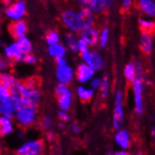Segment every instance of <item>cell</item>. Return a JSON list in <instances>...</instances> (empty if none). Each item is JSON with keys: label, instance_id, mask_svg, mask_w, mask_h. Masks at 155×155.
I'll return each mask as SVG.
<instances>
[{"label": "cell", "instance_id": "5bb4252c", "mask_svg": "<svg viewBox=\"0 0 155 155\" xmlns=\"http://www.w3.org/2000/svg\"><path fill=\"white\" fill-rule=\"evenodd\" d=\"M114 140L116 145L120 150H127L131 147V134L128 130L123 128V127L117 130V133L114 136Z\"/></svg>", "mask_w": 155, "mask_h": 155}, {"label": "cell", "instance_id": "603a6c76", "mask_svg": "<svg viewBox=\"0 0 155 155\" xmlns=\"http://www.w3.org/2000/svg\"><path fill=\"white\" fill-rule=\"evenodd\" d=\"M78 40L76 33L69 31L64 36V41L67 49L71 53H78Z\"/></svg>", "mask_w": 155, "mask_h": 155}, {"label": "cell", "instance_id": "9c48e42d", "mask_svg": "<svg viewBox=\"0 0 155 155\" xmlns=\"http://www.w3.org/2000/svg\"><path fill=\"white\" fill-rule=\"evenodd\" d=\"M80 56L83 62L90 65L96 71H100L104 68V59L102 54L96 51L88 50L80 54Z\"/></svg>", "mask_w": 155, "mask_h": 155}, {"label": "cell", "instance_id": "4316f807", "mask_svg": "<svg viewBox=\"0 0 155 155\" xmlns=\"http://www.w3.org/2000/svg\"><path fill=\"white\" fill-rule=\"evenodd\" d=\"M18 44L22 50V52L24 53V54H29L33 52V43L32 41L27 37V36H25L23 38H20L19 40H16Z\"/></svg>", "mask_w": 155, "mask_h": 155}, {"label": "cell", "instance_id": "ffe728a7", "mask_svg": "<svg viewBox=\"0 0 155 155\" xmlns=\"http://www.w3.org/2000/svg\"><path fill=\"white\" fill-rule=\"evenodd\" d=\"M139 46L143 53L150 54L153 48V40L151 33L142 31L139 38Z\"/></svg>", "mask_w": 155, "mask_h": 155}, {"label": "cell", "instance_id": "f6af8a7d", "mask_svg": "<svg viewBox=\"0 0 155 155\" xmlns=\"http://www.w3.org/2000/svg\"><path fill=\"white\" fill-rule=\"evenodd\" d=\"M114 154H115V155H128V152H127L126 150H120H120L115 151Z\"/></svg>", "mask_w": 155, "mask_h": 155}, {"label": "cell", "instance_id": "44dd1931", "mask_svg": "<svg viewBox=\"0 0 155 155\" xmlns=\"http://www.w3.org/2000/svg\"><path fill=\"white\" fill-rule=\"evenodd\" d=\"M138 8L146 17L155 18V0H138Z\"/></svg>", "mask_w": 155, "mask_h": 155}, {"label": "cell", "instance_id": "f546056e", "mask_svg": "<svg viewBox=\"0 0 155 155\" xmlns=\"http://www.w3.org/2000/svg\"><path fill=\"white\" fill-rule=\"evenodd\" d=\"M45 42L47 45H52L54 43L61 42L60 34L57 30H50L45 35Z\"/></svg>", "mask_w": 155, "mask_h": 155}, {"label": "cell", "instance_id": "d6986e66", "mask_svg": "<svg viewBox=\"0 0 155 155\" xmlns=\"http://www.w3.org/2000/svg\"><path fill=\"white\" fill-rule=\"evenodd\" d=\"M67 51H68V49L66 47V45L61 43V42L48 45V47H47L48 54L51 58H53L54 60L58 59V58H60L66 57Z\"/></svg>", "mask_w": 155, "mask_h": 155}, {"label": "cell", "instance_id": "5b68a950", "mask_svg": "<svg viewBox=\"0 0 155 155\" xmlns=\"http://www.w3.org/2000/svg\"><path fill=\"white\" fill-rule=\"evenodd\" d=\"M60 20L63 25L71 32L79 34L84 29L78 11L75 12L74 10H70V8L63 11L60 14Z\"/></svg>", "mask_w": 155, "mask_h": 155}, {"label": "cell", "instance_id": "9a60e30c", "mask_svg": "<svg viewBox=\"0 0 155 155\" xmlns=\"http://www.w3.org/2000/svg\"><path fill=\"white\" fill-rule=\"evenodd\" d=\"M79 37L85 40L90 47L96 46L99 44V38H100V32L94 26L87 27L82 30L79 33Z\"/></svg>", "mask_w": 155, "mask_h": 155}, {"label": "cell", "instance_id": "74e56055", "mask_svg": "<svg viewBox=\"0 0 155 155\" xmlns=\"http://www.w3.org/2000/svg\"><path fill=\"white\" fill-rule=\"evenodd\" d=\"M90 50V46L88 45V43L83 40L82 38L79 37V40H78V53L79 54H82V53H85L87 51Z\"/></svg>", "mask_w": 155, "mask_h": 155}, {"label": "cell", "instance_id": "7dc6e473", "mask_svg": "<svg viewBox=\"0 0 155 155\" xmlns=\"http://www.w3.org/2000/svg\"><path fill=\"white\" fill-rule=\"evenodd\" d=\"M17 137H18V138H20V139L24 137V132H23V129L17 133Z\"/></svg>", "mask_w": 155, "mask_h": 155}, {"label": "cell", "instance_id": "ee69618b", "mask_svg": "<svg viewBox=\"0 0 155 155\" xmlns=\"http://www.w3.org/2000/svg\"><path fill=\"white\" fill-rule=\"evenodd\" d=\"M115 3V0H106V8L107 10H111L114 6Z\"/></svg>", "mask_w": 155, "mask_h": 155}, {"label": "cell", "instance_id": "7a4b0ae2", "mask_svg": "<svg viewBox=\"0 0 155 155\" xmlns=\"http://www.w3.org/2000/svg\"><path fill=\"white\" fill-rule=\"evenodd\" d=\"M136 67V77L132 83L134 111L137 115H141L144 111V74L141 63L134 62Z\"/></svg>", "mask_w": 155, "mask_h": 155}, {"label": "cell", "instance_id": "7402d4cb", "mask_svg": "<svg viewBox=\"0 0 155 155\" xmlns=\"http://www.w3.org/2000/svg\"><path fill=\"white\" fill-rule=\"evenodd\" d=\"M94 93H95L94 89H92L89 86L86 87L83 84H80V86H78L76 88V95L80 101H82L83 103H87L91 101L94 96Z\"/></svg>", "mask_w": 155, "mask_h": 155}, {"label": "cell", "instance_id": "1f68e13d", "mask_svg": "<svg viewBox=\"0 0 155 155\" xmlns=\"http://www.w3.org/2000/svg\"><path fill=\"white\" fill-rule=\"evenodd\" d=\"M109 41V29L107 27H104L100 31V38H99V46L101 49H104Z\"/></svg>", "mask_w": 155, "mask_h": 155}, {"label": "cell", "instance_id": "c3c4849f", "mask_svg": "<svg viewBox=\"0 0 155 155\" xmlns=\"http://www.w3.org/2000/svg\"><path fill=\"white\" fill-rule=\"evenodd\" d=\"M150 135L152 137H155V127H152L150 129Z\"/></svg>", "mask_w": 155, "mask_h": 155}, {"label": "cell", "instance_id": "2e32d148", "mask_svg": "<svg viewBox=\"0 0 155 155\" xmlns=\"http://www.w3.org/2000/svg\"><path fill=\"white\" fill-rule=\"evenodd\" d=\"M17 109V103L12 97H8L5 101L0 103V116H4L8 117H14L15 112Z\"/></svg>", "mask_w": 155, "mask_h": 155}, {"label": "cell", "instance_id": "f35d334b", "mask_svg": "<svg viewBox=\"0 0 155 155\" xmlns=\"http://www.w3.org/2000/svg\"><path fill=\"white\" fill-rule=\"evenodd\" d=\"M58 120H61V121H64V122H69L71 120V116L70 114L68 113V111H65V110H60L58 113Z\"/></svg>", "mask_w": 155, "mask_h": 155}, {"label": "cell", "instance_id": "83f0119b", "mask_svg": "<svg viewBox=\"0 0 155 155\" xmlns=\"http://www.w3.org/2000/svg\"><path fill=\"white\" fill-rule=\"evenodd\" d=\"M88 8H90L95 13H102L106 8V0H89Z\"/></svg>", "mask_w": 155, "mask_h": 155}, {"label": "cell", "instance_id": "d4e9b609", "mask_svg": "<svg viewBox=\"0 0 155 155\" xmlns=\"http://www.w3.org/2000/svg\"><path fill=\"white\" fill-rule=\"evenodd\" d=\"M139 26H140V28L142 29V31L151 33L152 31L155 30V20H154V18H150V17L140 18V19H139Z\"/></svg>", "mask_w": 155, "mask_h": 155}, {"label": "cell", "instance_id": "60d3db41", "mask_svg": "<svg viewBox=\"0 0 155 155\" xmlns=\"http://www.w3.org/2000/svg\"><path fill=\"white\" fill-rule=\"evenodd\" d=\"M71 132L74 134H78L81 132V127L77 122H74L71 124Z\"/></svg>", "mask_w": 155, "mask_h": 155}, {"label": "cell", "instance_id": "52a82bcc", "mask_svg": "<svg viewBox=\"0 0 155 155\" xmlns=\"http://www.w3.org/2000/svg\"><path fill=\"white\" fill-rule=\"evenodd\" d=\"M45 150V144L41 139H30L22 143L17 148V155H41Z\"/></svg>", "mask_w": 155, "mask_h": 155}, {"label": "cell", "instance_id": "4dcf8cb0", "mask_svg": "<svg viewBox=\"0 0 155 155\" xmlns=\"http://www.w3.org/2000/svg\"><path fill=\"white\" fill-rule=\"evenodd\" d=\"M13 62L2 53L0 54V72H8L12 69Z\"/></svg>", "mask_w": 155, "mask_h": 155}, {"label": "cell", "instance_id": "30bf717a", "mask_svg": "<svg viewBox=\"0 0 155 155\" xmlns=\"http://www.w3.org/2000/svg\"><path fill=\"white\" fill-rule=\"evenodd\" d=\"M96 75V71L90 65L82 62L75 70V79L79 84H87Z\"/></svg>", "mask_w": 155, "mask_h": 155}, {"label": "cell", "instance_id": "681fc988", "mask_svg": "<svg viewBox=\"0 0 155 155\" xmlns=\"http://www.w3.org/2000/svg\"><path fill=\"white\" fill-rule=\"evenodd\" d=\"M2 150H3V143L1 139H0V153H2Z\"/></svg>", "mask_w": 155, "mask_h": 155}, {"label": "cell", "instance_id": "ac0fdd59", "mask_svg": "<svg viewBox=\"0 0 155 155\" xmlns=\"http://www.w3.org/2000/svg\"><path fill=\"white\" fill-rule=\"evenodd\" d=\"M78 13L81 18V22L83 25L84 29L87 27L94 26L95 25V12L90 8H81L78 11Z\"/></svg>", "mask_w": 155, "mask_h": 155}, {"label": "cell", "instance_id": "f1b7e54d", "mask_svg": "<svg viewBox=\"0 0 155 155\" xmlns=\"http://www.w3.org/2000/svg\"><path fill=\"white\" fill-rule=\"evenodd\" d=\"M109 90H110V80H109V77L107 74H104L102 78V85L101 87H100L99 91H100V95L103 99L107 98L108 94H109Z\"/></svg>", "mask_w": 155, "mask_h": 155}, {"label": "cell", "instance_id": "7bdbcfd3", "mask_svg": "<svg viewBox=\"0 0 155 155\" xmlns=\"http://www.w3.org/2000/svg\"><path fill=\"white\" fill-rule=\"evenodd\" d=\"M54 137H56V135H54V132L52 130L47 131V140L49 142H53Z\"/></svg>", "mask_w": 155, "mask_h": 155}, {"label": "cell", "instance_id": "277c9868", "mask_svg": "<svg viewBox=\"0 0 155 155\" xmlns=\"http://www.w3.org/2000/svg\"><path fill=\"white\" fill-rule=\"evenodd\" d=\"M54 95L57 98L58 106L60 110L69 111L74 101V94L69 85L58 83L54 88Z\"/></svg>", "mask_w": 155, "mask_h": 155}, {"label": "cell", "instance_id": "bcb514c9", "mask_svg": "<svg viewBox=\"0 0 155 155\" xmlns=\"http://www.w3.org/2000/svg\"><path fill=\"white\" fill-rule=\"evenodd\" d=\"M58 127H59V129H64V128H66V122L59 120V122H58Z\"/></svg>", "mask_w": 155, "mask_h": 155}, {"label": "cell", "instance_id": "e575fe53", "mask_svg": "<svg viewBox=\"0 0 155 155\" xmlns=\"http://www.w3.org/2000/svg\"><path fill=\"white\" fill-rule=\"evenodd\" d=\"M22 62L25 65L28 66H34L38 63V58L35 56L33 53H29V54H24Z\"/></svg>", "mask_w": 155, "mask_h": 155}, {"label": "cell", "instance_id": "8fae6325", "mask_svg": "<svg viewBox=\"0 0 155 155\" xmlns=\"http://www.w3.org/2000/svg\"><path fill=\"white\" fill-rule=\"evenodd\" d=\"M3 54L10 58L14 64L22 62L24 53L22 52L17 41H13L10 43H7L3 46Z\"/></svg>", "mask_w": 155, "mask_h": 155}, {"label": "cell", "instance_id": "8d00e7d4", "mask_svg": "<svg viewBox=\"0 0 155 155\" xmlns=\"http://www.w3.org/2000/svg\"><path fill=\"white\" fill-rule=\"evenodd\" d=\"M88 84H89V87L92 89H94L95 91L99 90L100 87H101V85H102V78L98 77V76H94L88 82Z\"/></svg>", "mask_w": 155, "mask_h": 155}, {"label": "cell", "instance_id": "ba28073f", "mask_svg": "<svg viewBox=\"0 0 155 155\" xmlns=\"http://www.w3.org/2000/svg\"><path fill=\"white\" fill-rule=\"evenodd\" d=\"M27 12V6L25 0H14L8 5L5 10V15L8 20L14 22L23 20Z\"/></svg>", "mask_w": 155, "mask_h": 155}, {"label": "cell", "instance_id": "8992f818", "mask_svg": "<svg viewBox=\"0 0 155 155\" xmlns=\"http://www.w3.org/2000/svg\"><path fill=\"white\" fill-rule=\"evenodd\" d=\"M124 124V108H123V93L121 90H117L115 95L114 109L112 117L113 128L117 131L123 127Z\"/></svg>", "mask_w": 155, "mask_h": 155}, {"label": "cell", "instance_id": "6da1fadb", "mask_svg": "<svg viewBox=\"0 0 155 155\" xmlns=\"http://www.w3.org/2000/svg\"><path fill=\"white\" fill-rule=\"evenodd\" d=\"M16 125L21 129H28L36 124L39 118V105L26 103H18L14 115Z\"/></svg>", "mask_w": 155, "mask_h": 155}, {"label": "cell", "instance_id": "e0dca14e", "mask_svg": "<svg viewBox=\"0 0 155 155\" xmlns=\"http://www.w3.org/2000/svg\"><path fill=\"white\" fill-rule=\"evenodd\" d=\"M14 118L0 116V137H6L11 135L15 131Z\"/></svg>", "mask_w": 155, "mask_h": 155}, {"label": "cell", "instance_id": "d6a6232c", "mask_svg": "<svg viewBox=\"0 0 155 155\" xmlns=\"http://www.w3.org/2000/svg\"><path fill=\"white\" fill-rule=\"evenodd\" d=\"M17 78L11 74L10 72H0V83H2L8 87L12 86L15 82H17Z\"/></svg>", "mask_w": 155, "mask_h": 155}, {"label": "cell", "instance_id": "ab89813d", "mask_svg": "<svg viewBox=\"0 0 155 155\" xmlns=\"http://www.w3.org/2000/svg\"><path fill=\"white\" fill-rule=\"evenodd\" d=\"M120 3L123 10H129L132 6L133 0H120Z\"/></svg>", "mask_w": 155, "mask_h": 155}, {"label": "cell", "instance_id": "836d02e7", "mask_svg": "<svg viewBox=\"0 0 155 155\" xmlns=\"http://www.w3.org/2000/svg\"><path fill=\"white\" fill-rule=\"evenodd\" d=\"M41 128L45 131H50L54 127V120L53 117L49 115H45L41 117Z\"/></svg>", "mask_w": 155, "mask_h": 155}, {"label": "cell", "instance_id": "7c38bea8", "mask_svg": "<svg viewBox=\"0 0 155 155\" xmlns=\"http://www.w3.org/2000/svg\"><path fill=\"white\" fill-rule=\"evenodd\" d=\"M41 101V92L39 87H28L25 85V89L23 91V96H22L21 102L30 104H38L39 105Z\"/></svg>", "mask_w": 155, "mask_h": 155}, {"label": "cell", "instance_id": "4fadbf2b", "mask_svg": "<svg viewBox=\"0 0 155 155\" xmlns=\"http://www.w3.org/2000/svg\"><path fill=\"white\" fill-rule=\"evenodd\" d=\"M8 32H10L12 37L16 41L26 36L27 32H28V26H27V24L24 19L14 21L12 22V24L8 25Z\"/></svg>", "mask_w": 155, "mask_h": 155}, {"label": "cell", "instance_id": "d590c367", "mask_svg": "<svg viewBox=\"0 0 155 155\" xmlns=\"http://www.w3.org/2000/svg\"><path fill=\"white\" fill-rule=\"evenodd\" d=\"M8 97H11L10 87L0 83V103L5 101V100L8 99Z\"/></svg>", "mask_w": 155, "mask_h": 155}, {"label": "cell", "instance_id": "b9f144b4", "mask_svg": "<svg viewBox=\"0 0 155 155\" xmlns=\"http://www.w3.org/2000/svg\"><path fill=\"white\" fill-rule=\"evenodd\" d=\"M80 8H86L89 5V0H76Z\"/></svg>", "mask_w": 155, "mask_h": 155}, {"label": "cell", "instance_id": "484cf974", "mask_svg": "<svg viewBox=\"0 0 155 155\" xmlns=\"http://www.w3.org/2000/svg\"><path fill=\"white\" fill-rule=\"evenodd\" d=\"M123 75L127 81L130 82V83H133L136 77V67L134 62H130L125 65L123 70Z\"/></svg>", "mask_w": 155, "mask_h": 155}, {"label": "cell", "instance_id": "3957f363", "mask_svg": "<svg viewBox=\"0 0 155 155\" xmlns=\"http://www.w3.org/2000/svg\"><path fill=\"white\" fill-rule=\"evenodd\" d=\"M56 78L58 83L70 85L75 78V71L69 65L67 58L56 59Z\"/></svg>", "mask_w": 155, "mask_h": 155}, {"label": "cell", "instance_id": "f907efd6", "mask_svg": "<svg viewBox=\"0 0 155 155\" xmlns=\"http://www.w3.org/2000/svg\"><path fill=\"white\" fill-rule=\"evenodd\" d=\"M4 2H5L6 4H8V5H10L12 1V0H4Z\"/></svg>", "mask_w": 155, "mask_h": 155}, {"label": "cell", "instance_id": "cb8c5ba5", "mask_svg": "<svg viewBox=\"0 0 155 155\" xmlns=\"http://www.w3.org/2000/svg\"><path fill=\"white\" fill-rule=\"evenodd\" d=\"M25 82L17 81L15 83L10 87L11 91V97L15 100V102L18 104L22 101V96H23V91L25 89Z\"/></svg>", "mask_w": 155, "mask_h": 155}]
</instances>
